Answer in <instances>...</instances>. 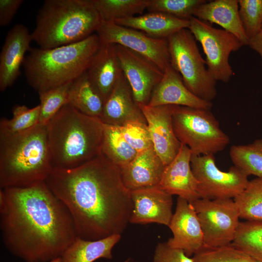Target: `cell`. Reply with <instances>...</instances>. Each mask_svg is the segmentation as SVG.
Instances as JSON below:
<instances>
[{"instance_id": "obj_36", "label": "cell", "mask_w": 262, "mask_h": 262, "mask_svg": "<svg viewBox=\"0 0 262 262\" xmlns=\"http://www.w3.org/2000/svg\"><path fill=\"white\" fill-rule=\"evenodd\" d=\"M239 15L249 40L262 30V0H238Z\"/></svg>"}, {"instance_id": "obj_14", "label": "cell", "mask_w": 262, "mask_h": 262, "mask_svg": "<svg viewBox=\"0 0 262 262\" xmlns=\"http://www.w3.org/2000/svg\"><path fill=\"white\" fill-rule=\"evenodd\" d=\"M138 106L146 120L154 148L166 166L175 158L181 146L173 128L174 105Z\"/></svg>"}, {"instance_id": "obj_29", "label": "cell", "mask_w": 262, "mask_h": 262, "mask_svg": "<svg viewBox=\"0 0 262 262\" xmlns=\"http://www.w3.org/2000/svg\"><path fill=\"white\" fill-rule=\"evenodd\" d=\"M233 200L240 218L248 221H262V178L249 180L245 189Z\"/></svg>"}, {"instance_id": "obj_15", "label": "cell", "mask_w": 262, "mask_h": 262, "mask_svg": "<svg viewBox=\"0 0 262 262\" xmlns=\"http://www.w3.org/2000/svg\"><path fill=\"white\" fill-rule=\"evenodd\" d=\"M173 233L167 245L183 250L189 257L193 256L204 246L203 231L192 204L178 196L176 210L168 226Z\"/></svg>"}, {"instance_id": "obj_39", "label": "cell", "mask_w": 262, "mask_h": 262, "mask_svg": "<svg viewBox=\"0 0 262 262\" xmlns=\"http://www.w3.org/2000/svg\"><path fill=\"white\" fill-rule=\"evenodd\" d=\"M23 0H0V26L8 25L13 19Z\"/></svg>"}, {"instance_id": "obj_11", "label": "cell", "mask_w": 262, "mask_h": 262, "mask_svg": "<svg viewBox=\"0 0 262 262\" xmlns=\"http://www.w3.org/2000/svg\"><path fill=\"white\" fill-rule=\"evenodd\" d=\"M191 166L198 181L200 198H234L249 181L248 176L234 165L227 172L220 170L213 154L192 155Z\"/></svg>"}, {"instance_id": "obj_19", "label": "cell", "mask_w": 262, "mask_h": 262, "mask_svg": "<svg viewBox=\"0 0 262 262\" xmlns=\"http://www.w3.org/2000/svg\"><path fill=\"white\" fill-rule=\"evenodd\" d=\"M147 105L180 106L210 110L213 103L192 93L184 84L180 73L170 64L153 90Z\"/></svg>"}, {"instance_id": "obj_22", "label": "cell", "mask_w": 262, "mask_h": 262, "mask_svg": "<svg viewBox=\"0 0 262 262\" xmlns=\"http://www.w3.org/2000/svg\"><path fill=\"white\" fill-rule=\"evenodd\" d=\"M86 72L105 102L123 74L115 45L101 42Z\"/></svg>"}, {"instance_id": "obj_20", "label": "cell", "mask_w": 262, "mask_h": 262, "mask_svg": "<svg viewBox=\"0 0 262 262\" xmlns=\"http://www.w3.org/2000/svg\"><path fill=\"white\" fill-rule=\"evenodd\" d=\"M165 166L152 146L138 152L133 160L119 169L125 186L131 191L157 186Z\"/></svg>"}, {"instance_id": "obj_41", "label": "cell", "mask_w": 262, "mask_h": 262, "mask_svg": "<svg viewBox=\"0 0 262 262\" xmlns=\"http://www.w3.org/2000/svg\"><path fill=\"white\" fill-rule=\"evenodd\" d=\"M48 262H61V257H59Z\"/></svg>"}, {"instance_id": "obj_4", "label": "cell", "mask_w": 262, "mask_h": 262, "mask_svg": "<svg viewBox=\"0 0 262 262\" xmlns=\"http://www.w3.org/2000/svg\"><path fill=\"white\" fill-rule=\"evenodd\" d=\"M100 45L94 33L53 49L31 48L23 63L27 83L39 94L73 82L86 71Z\"/></svg>"}, {"instance_id": "obj_17", "label": "cell", "mask_w": 262, "mask_h": 262, "mask_svg": "<svg viewBox=\"0 0 262 262\" xmlns=\"http://www.w3.org/2000/svg\"><path fill=\"white\" fill-rule=\"evenodd\" d=\"M133 209L130 223H156L168 226L173 213L172 195L153 187L131 191Z\"/></svg>"}, {"instance_id": "obj_35", "label": "cell", "mask_w": 262, "mask_h": 262, "mask_svg": "<svg viewBox=\"0 0 262 262\" xmlns=\"http://www.w3.org/2000/svg\"><path fill=\"white\" fill-rule=\"evenodd\" d=\"M72 82L38 94L40 101L39 124L46 126L59 110L68 103V91Z\"/></svg>"}, {"instance_id": "obj_40", "label": "cell", "mask_w": 262, "mask_h": 262, "mask_svg": "<svg viewBox=\"0 0 262 262\" xmlns=\"http://www.w3.org/2000/svg\"><path fill=\"white\" fill-rule=\"evenodd\" d=\"M248 45L260 55L262 65V30L256 35L249 40Z\"/></svg>"}, {"instance_id": "obj_18", "label": "cell", "mask_w": 262, "mask_h": 262, "mask_svg": "<svg viewBox=\"0 0 262 262\" xmlns=\"http://www.w3.org/2000/svg\"><path fill=\"white\" fill-rule=\"evenodd\" d=\"M32 34L24 25L17 24L7 33L0 54V90L11 86L20 75Z\"/></svg>"}, {"instance_id": "obj_42", "label": "cell", "mask_w": 262, "mask_h": 262, "mask_svg": "<svg viewBox=\"0 0 262 262\" xmlns=\"http://www.w3.org/2000/svg\"><path fill=\"white\" fill-rule=\"evenodd\" d=\"M124 262H129V260H127V261H126Z\"/></svg>"}, {"instance_id": "obj_25", "label": "cell", "mask_w": 262, "mask_h": 262, "mask_svg": "<svg viewBox=\"0 0 262 262\" xmlns=\"http://www.w3.org/2000/svg\"><path fill=\"white\" fill-rule=\"evenodd\" d=\"M120 238V234L97 240L77 237L61 256V262H93L99 258L111 259L112 249Z\"/></svg>"}, {"instance_id": "obj_16", "label": "cell", "mask_w": 262, "mask_h": 262, "mask_svg": "<svg viewBox=\"0 0 262 262\" xmlns=\"http://www.w3.org/2000/svg\"><path fill=\"white\" fill-rule=\"evenodd\" d=\"M192 153L181 144L175 158L165 166L157 187L171 195H177L191 203L200 198L198 183L191 168Z\"/></svg>"}, {"instance_id": "obj_3", "label": "cell", "mask_w": 262, "mask_h": 262, "mask_svg": "<svg viewBox=\"0 0 262 262\" xmlns=\"http://www.w3.org/2000/svg\"><path fill=\"white\" fill-rule=\"evenodd\" d=\"M46 129L53 168H75L101 154L102 122L69 103L51 118Z\"/></svg>"}, {"instance_id": "obj_24", "label": "cell", "mask_w": 262, "mask_h": 262, "mask_svg": "<svg viewBox=\"0 0 262 262\" xmlns=\"http://www.w3.org/2000/svg\"><path fill=\"white\" fill-rule=\"evenodd\" d=\"M118 25L144 32L149 36L167 39L179 30L189 28L190 21L158 12H149L139 16L118 19Z\"/></svg>"}, {"instance_id": "obj_7", "label": "cell", "mask_w": 262, "mask_h": 262, "mask_svg": "<svg viewBox=\"0 0 262 262\" xmlns=\"http://www.w3.org/2000/svg\"><path fill=\"white\" fill-rule=\"evenodd\" d=\"M172 122L178 139L190 148L192 155L214 154L230 142L210 110L174 106Z\"/></svg>"}, {"instance_id": "obj_28", "label": "cell", "mask_w": 262, "mask_h": 262, "mask_svg": "<svg viewBox=\"0 0 262 262\" xmlns=\"http://www.w3.org/2000/svg\"><path fill=\"white\" fill-rule=\"evenodd\" d=\"M229 156L234 166L246 176L262 178V139L247 145H233Z\"/></svg>"}, {"instance_id": "obj_34", "label": "cell", "mask_w": 262, "mask_h": 262, "mask_svg": "<svg viewBox=\"0 0 262 262\" xmlns=\"http://www.w3.org/2000/svg\"><path fill=\"white\" fill-rule=\"evenodd\" d=\"M205 0H147L149 12H158L189 20Z\"/></svg>"}, {"instance_id": "obj_33", "label": "cell", "mask_w": 262, "mask_h": 262, "mask_svg": "<svg viewBox=\"0 0 262 262\" xmlns=\"http://www.w3.org/2000/svg\"><path fill=\"white\" fill-rule=\"evenodd\" d=\"M192 258L194 262H258L232 243L217 247L203 246Z\"/></svg>"}, {"instance_id": "obj_9", "label": "cell", "mask_w": 262, "mask_h": 262, "mask_svg": "<svg viewBox=\"0 0 262 262\" xmlns=\"http://www.w3.org/2000/svg\"><path fill=\"white\" fill-rule=\"evenodd\" d=\"M189 21L188 29L202 46L210 74L215 81L228 82L234 74L229 63L230 54L243 44L234 34L206 21L194 16Z\"/></svg>"}, {"instance_id": "obj_1", "label": "cell", "mask_w": 262, "mask_h": 262, "mask_svg": "<svg viewBox=\"0 0 262 262\" xmlns=\"http://www.w3.org/2000/svg\"><path fill=\"white\" fill-rule=\"evenodd\" d=\"M72 217L77 237L97 240L121 235L133 203L120 169L102 154L75 168H53L45 180Z\"/></svg>"}, {"instance_id": "obj_30", "label": "cell", "mask_w": 262, "mask_h": 262, "mask_svg": "<svg viewBox=\"0 0 262 262\" xmlns=\"http://www.w3.org/2000/svg\"><path fill=\"white\" fill-rule=\"evenodd\" d=\"M102 21H115L135 15L147 9V0H93Z\"/></svg>"}, {"instance_id": "obj_2", "label": "cell", "mask_w": 262, "mask_h": 262, "mask_svg": "<svg viewBox=\"0 0 262 262\" xmlns=\"http://www.w3.org/2000/svg\"><path fill=\"white\" fill-rule=\"evenodd\" d=\"M3 242L26 262L61 257L77 237L68 209L45 181L0 190Z\"/></svg>"}, {"instance_id": "obj_32", "label": "cell", "mask_w": 262, "mask_h": 262, "mask_svg": "<svg viewBox=\"0 0 262 262\" xmlns=\"http://www.w3.org/2000/svg\"><path fill=\"white\" fill-rule=\"evenodd\" d=\"M40 111L39 105L32 108L25 105L15 106L12 118L0 119V134L20 133L33 128L38 123Z\"/></svg>"}, {"instance_id": "obj_27", "label": "cell", "mask_w": 262, "mask_h": 262, "mask_svg": "<svg viewBox=\"0 0 262 262\" xmlns=\"http://www.w3.org/2000/svg\"><path fill=\"white\" fill-rule=\"evenodd\" d=\"M103 125L101 154L120 168L133 160L137 152L126 141L120 127Z\"/></svg>"}, {"instance_id": "obj_8", "label": "cell", "mask_w": 262, "mask_h": 262, "mask_svg": "<svg viewBox=\"0 0 262 262\" xmlns=\"http://www.w3.org/2000/svg\"><path fill=\"white\" fill-rule=\"evenodd\" d=\"M167 39L170 65L185 86L196 96L212 102L217 96L216 81L206 67L193 34L188 28L182 29Z\"/></svg>"}, {"instance_id": "obj_23", "label": "cell", "mask_w": 262, "mask_h": 262, "mask_svg": "<svg viewBox=\"0 0 262 262\" xmlns=\"http://www.w3.org/2000/svg\"><path fill=\"white\" fill-rule=\"evenodd\" d=\"M194 16L211 24H216L236 36L243 46L248 39L243 28L239 15L238 0L207 1L195 11Z\"/></svg>"}, {"instance_id": "obj_38", "label": "cell", "mask_w": 262, "mask_h": 262, "mask_svg": "<svg viewBox=\"0 0 262 262\" xmlns=\"http://www.w3.org/2000/svg\"><path fill=\"white\" fill-rule=\"evenodd\" d=\"M153 262H194V261L182 249L172 247L165 242L159 243L157 245Z\"/></svg>"}, {"instance_id": "obj_12", "label": "cell", "mask_w": 262, "mask_h": 262, "mask_svg": "<svg viewBox=\"0 0 262 262\" xmlns=\"http://www.w3.org/2000/svg\"><path fill=\"white\" fill-rule=\"evenodd\" d=\"M101 43L119 45L147 58L164 72L170 64L167 39L151 37L143 32L102 21L96 32Z\"/></svg>"}, {"instance_id": "obj_10", "label": "cell", "mask_w": 262, "mask_h": 262, "mask_svg": "<svg viewBox=\"0 0 262 262\" xmlns=\"http://www.w3.org/2000/svg\"><path fill=\"white\" fill-rule=\"evenodd\" d=\"M191 203L203 231L204 246L217 247L233 242L240 222L233 199L199 198Z\"/></svg>"}, {"instance_id": "obj_6", "label": "cell", "mask_w": 262, "mask_h": 262, "mask_svg": "<svg viewBox=\"0 0 262 262\" xmlns=\"http://www.w3.org/2000/svg\"><path fill=\"white\" fill-rule=\"evenodd\" d=\"M102 21L93 0H46L32 37L43 49L67 45L96 33Z\"/></svg>"}, {"instance_id": "obj_31", "label": "cell", "mask_w": 262, "mask_h": 262, "mask_svg": "<svg viewBox=\"0 0 262 262\" xmlns=\"http://www.w3.org/2000/svg\"><path fill=\"white\" fill-rule=\"evenodd\" d=\"M232 244L258 262H262V221L240 222Z\"/></svg>"}, {"instance_id": "obj_26", "label": "cell", "mask_w": 262, "mask_h": 262, "mask_svg": "<svg viewBox=\"0 0 262 262\" xmlns=\"http://www.w3.org/2000/svg\"><path fill=\"white\" fill-rule=\"evenodd\" d=\"M80 112L100 118L104 100L90 81L86 72L72 82L68 91V103Z\"/></svg>"}, {"instance_id": "obj_5", "label": "cell", "mask_w": 262, "mask_h": 262, "mask_svg": "<svg viewBox=\"0 0 262 262\" xmlns=\"http://www.w3.org/2000/svg\"><path fill=\"white\" fill-rule=\"evenodd\" d=\"M52 168L46 126L0 134V189L45 181Z\"/></svg>"}, {"instance_id": "obj_13", "label": "cell", "mask_w": 262, "mask_h": 262, "mask_svg": "<svg viewBox=\"0 0 262 262\" xmlns=\"http://www.w3.org/2000/svg\"><path fill=\"white\" fill-rule=\"evenodd\" d=\"M115 46L123 74L131 86L135 102L138 105L147 104L164 72L145 56L121 45Z\"/></svg>"}, {"instance_id": "obj_37", "label": "cell", "mask_w": 262, "mask_h": 262, "mask_svg": "<svg viewBox=\"0 0 262 262\" xmlns=\"http://www.w3.org/2000/svg\"><path fill=\"white\" fill-rule=\"evenodd\" d=\"M120 127L126 141L137 153L153 146L147 123L133 121Z\"/></svg>"}, {"instance_id": "obj_21", "label": "cell", "mask_w": 262, "mask_h": 262, "mask_svg": "<svg viewBox=\"0 0 262 262\" xmlns=\"http://www.w3.org/2000/svg\"><path fill=\"white\" fill-rule=\"evenodd\" d=\"M99 119L103 123L119 127L133 121L147 123L124 74L105 100Z\"/></svg>"}]
</instances>
